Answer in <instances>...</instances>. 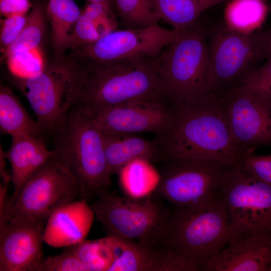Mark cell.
Wrapping results in <instances>:
<instances>
[{
	"mask_svg": "<svg viewBox=\"0 0 271 271\" xmlns=\"http://www.w3.org/2000/svg\"><path fill=\"white\" fill-rule=\"evenodd\" d=\"M36 271H85L77 255L69 247L60 254L43 257Z\"/></svg>",
	"mask_w": 271,
	"mask_h": 271,
	"instance_id": "obj_32",
	"label": "cell"
},
{
	"mask_svg": "<svg viewBox=\"0 0 271 271\" xmlns=\"http://www.w3.org/2000/svg\"><path fill=\"white\" fill-rule=\"evenodd\" d=\"M90 113L96 125L105 134L155 133L168 128L173 118L174 108L165 100L141 101Z\"/></svg>",
	"mask_w": 271,
	"mask_h": 271,
	"instance_id": "obj_14",
	"label": "cell"
},
{
	"mask_svg": "<svg viewBox=\"0 0 271 271\" xmlns=\"http://www.w3.org/2000/svg\"><path fill=\"white\" fill-rule=\"evenodd\" d=\"M271 233L233 232L226 245L206 264L205 271L269 270Z\"/></svg>",
	"mask_w": 271,
	"mask_h": 271,
	"instance_id": "obj_16",
	"label": "cell"
},
{
	"mask_svg": "<svg viewBox=\"0 0 271 271\" xmlns=\"http://www.w3.org/2000/svg\"><path fill=\"white\" fill-rule=\"evenodd\" d=\"M46 14L43 6L35 4L28 15L26 24L16 41L2 54L1 59L6 60L15 53L39 49L45 35Z\"/></svg>",
	"mask_w": 271,
	"mask_h": 271,
	"instance_id": "obj_26",
	"label": "cell"
},
{
	"mask_svg": "<svg viewBox=\"0 0 271 271\" xmlns=\"http://www.w3.org/2000/svg\"><path fill=\"white\" fill-rule=\"evenodd\" d=\"M124 29L159 26L160 19L149 0H112Z\"/></svg>",
	"mask_w": 271,
	"mask_h": 271,
	"instance_id": "obj_27",
	"label": "cell"
},
{
	"mask_svg": "<svg viewBox=\"0 0 271 271\" xmlns=\"http://www.w3.org/2000/svg\"><path fill=\"white\" fill-rule=\"evenodd\" d=\"M109 267L112 271H148L154 245L107 236Z\"/></svg>",
	"mask_w": 271,
	"mask_h": 271,
	"instance_id": "obj_23",
	"label": "cell"
},
{
	"mask_svg": "<svg viewBox=\"0 0 271 271\" xmlns=\"http://www.w3.org/2000/svg\"><path fill=\"white\" fill-rule=\"evenodd\" d=\"M71 58L80 75L79 104L90 113L129 102L165 100L157 58L139 57L103 63Z\"/></svg>",
	"mask_w": 271,
	"mask_h": 271,
	"instance_id": "obj_2",
	"label": "cell"
},
{
	"mask_svg": "<svg viewBox=\"0 0 271 271\" xmlns=\"http://www.w3.org/2000/svg\"><path fill=\"white\" fill-rule=\"evenodd\" d=\"M224 11L225 24L238 32L257 31L265 21L268 8L265 0H229Z\"/></svg>",
	"mask_w": 271,
	"mask_h": 271,
	"instance_id": "obj_24",
	"label": "cell"
},
{
	"mask_svg": "<svg viewBox=\"0 0 271 271\" xmlns=\"http://www.w3.org/2000/svg\"><path fill=\"white\" fill-rule=\"evenodd\" d=\"M12 137L6 155L11 167L14 191L6 208L13 204L26 182L54 155L39 137L22 134Z\"/></svg>",
	"mask_w": 271,
	"mask_h": 271,
	"instance_id": "obj_18",
	"label": "cell"
},
{
	"mask_svg": "<svg viewBox=\"0 0 271 271\" xmlns=\"http://www.w3.org/2000/svg\"><path fill=\"white\" fill-rule=\"evenodd\" d=\"M183 32L159 25L117 29L92 43L78 46L66 54L99 63L139 57L156 58Z\"/></svg>",
	"mask_w": 271,
	"mask_h": 271,
	"instance_id": "obj_12",
	"label": "cell"
},
{
	"mask_svg": "<svg viewBox=\"0 0 271 271\" xmlns=\"http://www.w3.org/2000/svg\"><path fill=\"white\" fill-rule=\"evenodd\" d=\"M90 205L107 236L155 245L161 239L172 210L155 193L142 198L101 192Z\"/></svg>",
	"mask_w": 271,
	"mask_h": 271,
	"instance_id": "obj_6",
	"label": "cell"
},
{
	"mask_svg": "<svg viewBox=\"0 0 271 271\" xmlns=\"http://www.w3.org/2000/svg\"><path fill=\"white\" fill-rule=\"evenodd\" d=\"M263 53L264 57H271V27L264 32Z\"/></svg>",
	"mask_w": 271,
	"mask_h": 271,
	"instance_id": "obj_38",
	"label": "cell"
},
{
	"mask_svg": "<svg viewBox=\"0 0 271 271\" xmlns=\"http://www.w3.org/2000/svg\"><path fill=\"white\" fill-rule=\"evenodd\" d=\"M150 162L134 160L118 172L121 187L126 196L142 198L153 193L160 179L159 173Z\"/></svg>",
	"mask_w": 271,
	"mask_h": 271,
	"instance_id": "obj_25",
	"label": "cell"
},
{
	"mask_svg": "<svg viewBox=\"0 0 271 271\" xmlns=\"http://www.w3.org/2000/svg\"><path fill=\"white\" fill-rule=\"evenodd\" d=\"M31 7L29 0H0L1 15L4 17L27 14Z\"/></svg>",
	"mask_w": 271,
	"mask_h": 271,
	"instance_id": "obj_36",
	"label": "cell"
},
{
	"mask_svg": "<svg viewBox=\"0 0 271 271\" xmlns=\"http://www.w3.org/2000/svg\"><path fill=\"white\" fill-rule=\"evenodd\" d=\"M100 38L92 21L81 12L70 38L67 53L78 46L92 43Z\"/></svg>",
	"mask_w": 271,
	"mask_h": 271,
	"instance_id": "obj_33",
	"label": "cell"
},
{
	"mask_svg": "<svg viewBox=\"0 0 271 271\" xmlns=\"http://www.w3.org/2000/svg\"><path fill=\"white\" fill-rule=\"evenodd\" d=\"M162 95L173 108L218 101L207 49V31L198 22L157 58Z\"/></svg>",
	"mask_w": 271,
	"mask_h": 271,
	"instance_id": "obj_3",
	"label": "cell"
},
{
	"mask_svg": "<svg viewBox=\"0 0 271 271\" xmlns=\"http://www.w3.org/2000/svg\"><path fill=\"white\" fill-rule=\"evenodd\" d=\"M258 179L271 185V155L246 154L238 165Z\"/></svg>",
	"mask_w": 271,
	"mask_h": 271,
	"instance_id": "obj_34",
	"label": "cell"
},
{
	"mask_svg": "<svg viewBox=\"0 0 271 271\" xmlns=\"http://www.w3.org/2000/svg\"><path fill=\"white\" fill-rule=\"evenodd\" d=\"M157 163L196 158L238 166L245 155L235 143L218 101L174 108L168 128L155 133L153 141Z\"/></svg>",
	"mask_w": 271,
	"mask_h": 271,
	"instance_id": "obj_1",
	"label": "cell"
},
{
	"mask_svg": "<svg viewBox=\"0 0 271 271\" xmlns=\"http://www.w3.org/2000/svg\"><path fill=\"white\" fill-rule=\"evenodd\" d=\"M207 49L219 99L240 86L264 58V32L243 33L225 24L209 34Z\"/></svg>",
	"mask_w": 271,
	"mask_h": 271,
	"instance_id": "obj_10",
	"label": "cell"
},
{
	"mask_svg": "<svg viewBox=\"0 0 271 271\" xmlns=\"http://www.w3.org/2000/svg\"><path fill=\"white\" fill-rule=\"evenodd\" d=\"M102 133L106 161L111 176L137 159L157 163V150L153 141L130 134Z\"/></svg>",
	"mask_w": 271,
	"mask_h": 271,
	"instance_id": "obj_19",
	"label": "cell"
},
{
	"mask_svg": "<svg viewBox=\"0 0 271 271\" xmlns=\"http://www.w3.org/2000/svg\"><path fill=\"white\" fill-rule=\"evenodd\" d=\"M53 157L76 181L80 199L87 202L112 185L105 156L102 132L89 111L78 104L53 134Z\"/></svg>",
	"mask_w": 271,
	"mask_h": 271,
	"instance_id": "obj_4",
	"label": "cell"
},
{
	"mask_svg": "<svg viewBox=\"0 0 271 271\" xmlns=\"http://www.w3.org/2000/svg\"><path fill=\"white\" fill-rule=\"evenodd\" d=\"M160 21L184 32L198 22L207 9L229 0H149Z\"/></svg>",
	"mask_w": 271,
	"mask_h": 271,
	"instance_id": "obj_20",
	"label": "cell"
},
{
	"mask_svg": "<svg viewBox=\"0 0 271 271\" xmlns=\"http://www.w3.org/2000/svg\"><path fill=\"white\" fill-rule=\"evenodd\" d=\"M94 219L90 205L84 200L62 206L47 219L44 242L53 247L76 245L85 240Z\"/></svg>",
	"mask_w": 271,
	"mask_h": 271,
	"instance_id": "obj_17",
	"label": "cell"
},
{
	"mask_svg": "<svg viewBox=\"0 0 271 271\" xmlns=\"http://www.w3.org/2000/svg\"><path fill=\"white\" fill-rule=\"evenodd\" d=\"M269 270H271V264H270L269 268Z\"/></svg>",
	"mask_w": 271,
	"mask_h": 271,
	"instance_id": "obj_40",
	"label": "cell"
},
{
	"mask_svg": "<svg viewBox=\"0 0 271 271\" xmlns=\"http://www.w3.org/2000/svg\"><path fill=\"white\" fill-rule=\"evenodd\" d=\"M0 129L2 134L39 137L44 132L8 86H0Z\"/></svg>",
	"mask_w": 271,
	"mask_h": 271,
	"instance_id": "obj_22",
	"label": "cell"
},
{
	"mask_svg": "<svg viewBox=\"0 0 271 271\" xmlns=\"http://www.w3.org/2000/svg\"><path fill=\"white\" fill-rule=\"evenodd\" d=\"M6 160H7L6 152L1 146L0 148V175L3 182L12 181V176L7 172L6 169Z\"/></svg>",
	"mask_w": 271,
	"mask_h": 271,
	"instance_id": "obj_37",
	"label": "cell"
},
{
	"mask_svg": "<svg viewBox=\"0 0 271 271\" xmlns=\"http://www.w3.org/2000/svg\"><path fill=\"white\" fill-rule=\"evenodd\" d=\"M13 77L26 78L41 71L45 67L39 49L20 52L7 58Z\"/></svg>",
	"mask_w": 271,
	"mask_h": 271,
	"instance_id": "obj_28",
	"label": "cell"
},
{
	"mask_svg": "<svg viewBox=\"0 0 271 271\" xmlns=\"http://www.w3.org/2000/svg\"><path fill=\"white\" fill-rule=\"evenodd\" d=\"M237 146L245 155L271 145V101L238 86L218 100Z\"/></svg>",
	"mask_w": 271,
	"mask_h": 271,
	"instance_id": "obj_13",
	"label": "cell"
},
{
	"mask_svg": "<svg viewBox=\"0 0 271 271\" xmlns=\"http://www.w3.org/2000/svg\"><path fill=\"white\" fill-rule=\"evenodd\" d=\"M28 15H15L1 20L0 45L1 52L3 54L16 41L23 29Z\"/></svg>",
	"mask_w": 271,
	"mask_h": 271,
	"instance_id": "obj_35",
	"label": "cell"
},
{
	"mask_svg": "<svg viewBox=\"0 0 271 271\" xmlns=\"http://www.w3.org/2000/svg\"><path fill=\"white\" fill-rule=\"evenodd\" d=\"M85 271H106L98 239L86 240L71 246Z\"/></svg>",
	"mask_w": 271,
	"mask_h": 271,
	"instance_id": "obj_31",
	"label": "cell"
},
{
	"mask_svg": "<svg viewBox=\"0 0 271 271\" xmlns=\"http://www.w3.org/2000/svg\"><path fill=\"white\" fill-rule=\"evenodd\" d=\"M87 1L89 2L102 3L107 5L108 6H110L112 9L115 10L112 0H87Z\"/></svg>",
	"mask_w": 271,
	"mask_h": 271,
	"instance_id": "obj_39",
	"label": "cell"
},
{
	"mask_svg": "<svg viewBox=\"0 0 271 271\" xmlns=\"http://www.w3.org/2000/svg\"><path fill=\"white\" fill-rule=\"evenodd\" d=\"M219 197L228 212L232 232L271 233V185L241 167H232L225 177Z\"/></svg>",
	"mask_w": 271,
	"mask_h": 271,
	"instance_id": "obj_11",
	"label": "cell"
},
{
	"mask_svg": "<svg viewBox=\"0 0 271 271\" xmlns=\"http://www.w3.org/2000/svg\"><path fill=\"white\" fill-rule=\"evenodd\" d=\"M162 163L154 193L177 208L199 207L219 198L222 183L232 167L196 158H178Z\"/></svg>",
	"mask_w": 271,
	"mask_h": 271,
	"instance_id": "obj_8",
	"label": "cell"
},
{
	"mask_svg": "<svg viewBox=\"0 0 271 271\" xmlns=\"http://www.w3.org/2000/svg\"><path fill=\"white\" fill-rule=\"evenodd\" d=\"M232 234L227 207L219 198L199 207L175 208L155 245L179 255L198 270H204L206 263Z\"/></svg>",
	"mask_w": 271,
	"mask_h": 271,
	"instance_id": "obj_5",
	"label": "cell"
},
{
	"mask_svg": "<svg viewBox=\"0 0 271 271\" xmlns=\"http://www.w3.org/2000/svg\"><path fill=\"white\" fill-rule=\"evenodd\" d=\"M82 11L74 0H49L46 9L54 57H62Z\"/></svg>",
	"mask_w": 271,
	"mask_h": 271,
	"instance_id": "obj_21",
	"label": "cell"
},
{
	"mask_svg": "<svg viewBox=\"0 0 271 271\" xmlns=\"http://www.w3.org/2000/svg\"><path fill=\"white\" fill-rule=\"evenodd\" d=\"M114 10L105 4L88 2L82 12L92 21L101 38L117 29Z\"/></svg>",
	"mask_w": 271,
	"mask_h": 271,
	"instance_id": "obj_29",
	"label": "cell"
},
{
	"mask_svg": "<svg viewBox=\"0 0 271 271\" xmlns=\"http://www.w3.org/2000/svg\"><path fill=\"white\" fill-rule=\"evenodd\" d=\"M45 224L17 221L0 226L1 271H36L43 258Z\"/></svg>",
	"mask_w": 271,
	"mask_h": 271,
	"instance_id": "obj_15",
	"label": "cell"
},
{
	"mask_svg": "<svg viewBox=\"0 0 271 271\" xmlns=\"http://www.w3.org/2000/svg\"><path fill=\"white\" fill-rule=\"evenodd\" d=\"M239 86L258 97L271 101V57L253 70Z\"/></svg>",
	"mask_w": 271,
	"mask_h": 271,
	"instance_id": "obj_30",
	"label": "cell"
},
{
	"mask_svg": "<svg viewBox=\"0 0 271 271\" xmlns=\"http://www.w3.org/2000/svg\"><path fill=\"white\" fill-rule=\"evenodd\" d=\"M77 184L53 156L24 185L12 205L0 214V226L10 221L46 222L56 209L76 200Z\"/></svg>",
	"mask_w": 271,
	"mask_h": 271,
	"instance_id": "obj_9",
	"label": "cell"
},
{
	"mask_svg": "<svg viewBox=\"0 0 271 271\" xmlns=\"http://www.w3.org/2000/svg\"><path fill=\"white\" fill-rule=\"evenodd\" d=\"M12 79L28 99L44 132L54 134L79 103L77 72L65 56L54 57L33 76Z\"/></svg>",
	"mask_w": 271,
	"mask_h": 271,
	"instance_id": "obj_7",
	"label": "cell"
}]
</instances>
